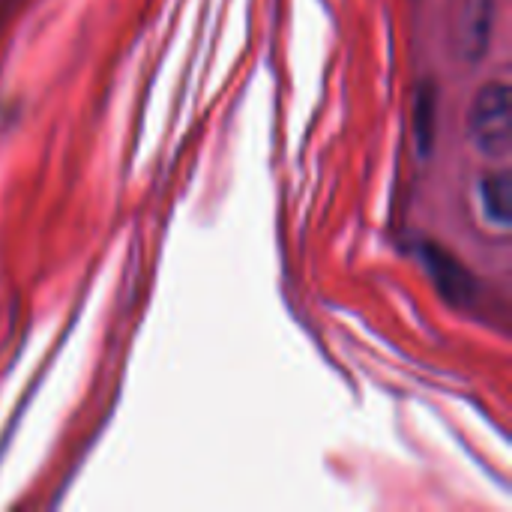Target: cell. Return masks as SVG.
<instances>
[{
    "label": "cell",
    "instance_id": "obj_3",
    "mask_svg": "<svg viewBox=\"0 0 512 512\" xmlns=\"http://www.w3.org/2000/svg\"><path fill=\"white\" fill-rule=\"evenodd\" d=\"M420 258H423L429 276L435 279L438 291H441L450 303H456V306L474 303V297H477V282H474V276H471L468 267H462L444 246L423 243V246H420Z\"/></svg>",
    "mask_w": 512,
    "mask_h": 512
},
{
    "label": "cell",
    "instance_id": "obj_4",
    "mask_svg": "<svg viewBox=\"0 0 512 512\" xmlns=\"http://www.w3.org/2000/svg\"><path fill=\"white\" fill-rule=\"evenodd\" d=\"M480 201H483V213L486 219L507 231L512 222V177L507 171H495V174H486L480 180Z\"/></svg>",
    "mask_w": 512,
    "mask_h": 512
},
{
    "label": "cell",
    "instance_id": "obj_5",
    "mask_svg": "<svg viewBox=\"0 0 512 512\" xmlns=\"http://www.w3.org/2000/svg\"><path fill=\"white\" fill-rule=\"evenodd\" d=\"M435 129H438V87L432 78H426L414 93V141L423 156L435 147Z\"/></svg>",
    "mask_w": 512,
    "mask_h": 512
},
{
    "label": "cell",
    "instance_id": "obj_2",
    "mask_svg": "<svg viewBox=\"0 0 512 512\" xmlns=\"http://www.w3.org/2000/svg\"><path fill=\"white\" fill-rule=\"evenodd\" d=\"M498 0H459L450 24V48L462 63H480L492 45Z\"/></svg>",
    "mask_w": 512,
    "mask_h": 512
},
{
    "label": "cell",
    "instance_id": "obj_1",
    "mask_svg": "<svg viewBox=\"0 0 512 512\" xmlns=\"http://www.w3.org/2000/svg\"><path fill=\"white\" fill-rule=\"evenodd\" d=\"M471 141L483 156H507L510 153V84L489 81L471 105L468 117Z\"/></svg>",
    "mask_w": 512,
    "mask_h": 512
}]
</instances>
